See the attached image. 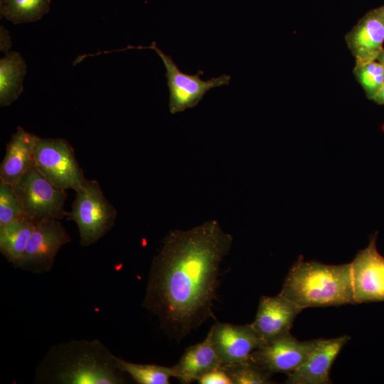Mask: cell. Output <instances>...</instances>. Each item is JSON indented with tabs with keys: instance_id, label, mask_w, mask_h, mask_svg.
Returning <instances> with one entry per match:
<instances>
[{
	"instance_id": "1",
	"label": "cell",
	"mask_w": 384,
	"mask_h": 384,
	"mask_svg": "<svg viewBox=\"0 0 384 384\" xmlns=\"http://www.w3.org/2000/svg\"><path fill=\"white\" fill-rule=\"evenodd\" d=\"M232 242L217 220L165 237L151 262L144 306L168 336L181 341L214 316L220 265Z\"/></svg>"
},
{
	"instance_id": "2",
	"label": "cell",
	"mask_w": 384,
	"mask_h": 384,
	"mask_svg": "<svg viewBox=\"0 0 384 384\" xmlns=\"http://www.w3.org/2000/svg\"><path fill=\"white\" fill-rule=\"evenodd\" d=\"M117 358L98 341H71L54 346L37 370V380L65 384L124 383Z\"/></svg>"
},
{
	"instance_id": "3",
	"label": "cell",
	"mask_w": 384,
	"mask_h": 384,
	"mask_svg": "<svg viewBox=\"0 0 384 384\" xmlns=\"http://www.w3.org/2000/svg\"><path fill=\"white\" fill-rule=\"evenodd\" d=\"M302 309L356 304L350 263L326 265L304 261L293 264L279 293Z\"/></svg>"
},
{
	"instance_id": "4",
	"label": "cell",
	"mask_w": 384,
	"mask_h": 384,
	"mask_svg": "<svg viewBox=\"0 0 384 384\" xmlns=\"http://www.w3.org/2000/svg\"><path fill=\"white\" fill-rule=\"evenodd\" d=\"M75 192L71 210L66 216L77 224L80 244L86 247L112 228L117 213L96 180L87 179Z\"/></svg>"
},
{
	"instance_id": "5",
	"label": "cell",
	"mask_w": 384,
	"mask_h": 384,
	"mask_svg": "<svg viewBox=\"0 0 384 384\" xmlns=\"http://www.w3.org/2000/svg\"><path fill=\"white\" fill-rule=\"evenodd\" d=\"M13 187L20 199L24 215L34 223L60 220L67 215L65 210L66 190L50 182L35 164L13 184Z\"/></svg>"
},
{
	"instance_id": "6",
	"label": "cell",
	"mask_w": 384,
	"mask_h": 384,
	"mask_svg": "<svg viewBox=\"0 0 384 384\" xmlns=\"http://www.w3.org/2000/svg\"><path fill=\"white\" fill-rule=\"evenodd\" d=\"M33 161L35 166L46 178L65 190L75 191L87 180L73 146L65 139L37 136Z\"/></svg>"
},
{
	"instance_id": "7",
	"label": "cell",
	"mask_w": 384,
	"mask_h": 384,
	"mask_svg": "<svg viewBox=\"0 0 384 384\" xmlns=\"http://www.w3.org/2000/svg\"><path fill=\"white\" fill-rule=\"evenodd\" d=\"M132 48L152 49L161 58L166 68L165 76L169 92V108L171 114L196 107L208 90L230 83V75H228L203 80L200 78V75L203 74V70H198L195 75L183 73L172 58L161 50L154 41L149 46L127 47V49Z\"/></svg>"
},
{
	"instance_id": "8",
	"label": "cell",
	"mask_w": 384,
	"mask_h": 384,
	"mask_svg": "<svg viewBox=\"0 0 384 384\" xmlns=\"http://www.w3.org/2000/svg\"><path fill=\"white\" fill-rule=\"evenodd\" d=\"M70 237L59 220H46L36 223L34 230L15 267L35 273L49 271L60 248Z\"/></svg>"
},
{
	"instance_id": "9",
	"label": "cell",
	"mask_w": 384,
	"mask_h": 384,
	"mask_svg": "<svg viewBox=\"0 0 384 384\" xmlns=\"http://www.w3.org/2000/svg\"><path fill=\"white\" fill-rule=\"evenodd\" d=\"M377 233L351 262L355 304L384 302V257L376 247Z\"/></svg>"
},
{
	"instance_id": "10",
	"label": "cell",
	"mask_w": 384,
	"mask_h": 384,
	"mask_svg": "<svg viewBox=\"0 0 384 384\" xmlns=\"http://www.w3.org/2000/svg\"><path fill=\"white\" fill-rule=\"evenodd\" d=\"M317 339L299 341L290 333L262 343L251 354L250 359L271 375L289 374L307 359L315 348Z\"/></svg>"
},
{
	"instance_id": "11",
	"label": "cell",
	"mask_w": 384,
	"mask_h": 384,
	"mask_svg": "<svg viewBox=\"0 0 384 384\" xmlns=\"http://www.w3.org/2000/svg\"><path fill=\"white\" fill-rule=\"evenodd\" d=\"M209 332L223 365L249 360L253 351L263 343L251 324L235 325L216 321Z\"/></svg>"
},
{
	"instance_id": "12",
	"label": "cell",
	"mask_w": 384,
	"mask_h": 384,
	"mask_svg": "<svg viewBox=\"0 0 384 384\" xmlns=\"http://www.w3.org/2000/svg\"><path fill=\"white\" fill-rule=\"evenodd\" d=\"M303 309L280 294L262 296L251 325L264 343L290 333L296 317Z\"/></svg>"
},
{
	"instance_id": "13",
	"label": "cell",
	"mask_w": 384,
	"mask_h": 384,
	"mask_svg": "<svg viewBox=\"0 0 384 384\" xmlns=\"http://www.w3.org/2000/svg\"><path fill=\"white\" fill-rule=\"evenodd\" d=\"M351 339L348 335L333 338H319L307 359L296 370L288 374V384L331 383V366L343 346Z\"/></svg>"
},
{
	"instance_id": "14",
	"label": "cell",
	"mask_w": 384,
	"mask_h": 384,
	"mask_svg": "<svg viewBox=\"0 0 384 384\" xmlns=\"http://www.w3.org/2000/svg\"><path fill=\"white\" fill-rule=\"evenodd\" d=\"M356 64L376 60L384 43V5L366 13L346 35Z\"/></svg>"
},
{
	"instance_id": "15",
	"label": "cell",
	"mask_w": 384,
	"mask_h": 384,
	"mask_svg": "<svg viewBox=\"0 0 384 384\" xmlns=\"http://www.w3.org/2000/svg\"><path fill=\"white\" fill-rule=\"evenodd\" d=\"M222 361L208 332L201 343L187 348L179 361L172 366L174 377L183 384L191 383L206 373L220 368Z\"/></svg>"
},
{
	"instance_id": "16",
	"label": "cell",
	"mask_w": 384,
	"mask_h": 384,
	"mask_svg": "<svg viewBox=\"0 0 384 384\" xmlns=\"http://www.w3.org/2000/svg\"><path fill=\"white\" fill-rule=\"evenodd\" d=\"M37 136L18 127L12 134L0 166V181L14 184L33 165V146Z\"/></svg>"
},
{
	"instance_id": "17",
	"label": "cell",
	"mask_w": 384,
	"mask_h": 384,
	"mask_svg": "<svg viewBox=\"0 0 384 384\" xmlns=\"http://www.w3.org/2000/svg\"><path fill=\"white\" fill-rule=\"evenodd\" d=\"M26 64L21 55L9 51L0 60V105L9 106L23 92Z\"/></svg>"
},
{
	"instance_id": "18",
	"label": "cell",
	"mask_w": 384,
	"mask_h": 384,
	"mask_svg": "<svg viewBox=\"0 0 384 384\" xmlns=\"http://www.w3.org/2000/svg\"><path fill=\"white\" fill-rule=\"evenodd\" d=\"M35 225L24 215L0 228V251L9 262L14 264L21 256Z\"/></svg>"
},
{
	"instance_id": "19",
	"label": "cell",
	"mask_w": 384,
	"mask_h": 384,
	"mask_svg": "<svg viewBox=\"0 0 384 384\" xmlns=\"http://www.w3.org/2000/svg\"><path fill=\"white\" fill-rule=\"evenodd\" d=\"M50 0H1V17L14 23L41 19L49 11Z\"/></svg>"
},
{
	"instance_id": "20",
	"label": "cell",
	"mask_w": 384,
	"mask_h": 384,
	"mask_svg": "<svg viewBox=\"0 0 384 384\" xmlns=\"http://www.w3.org/2000/svg\"><path fill=\"white\" fill-rule=\"evenodd\" d=\"M119 369L139 384H169L174 377L172 367L156 364H139L117 358Z\"/></svg>"
},
{
	"instance_id": "21",
	"label": "cell",
	"mask_w": 384,
	"mask_h": 384,
	"mask_svg": "<svg viewBox=\"0 0 384 384\" xmlns=\"http://www.w3.org/2000/svg\"><path fill=\"white\" fill-rule=\"evenodd\" d=\"M233 384L272 383L271 374L250 359L242 362L222 365Z\"/></svg>"
},
{
	"instance_id": "22",
	"label": "cell",
	"mask_w": 384,
	"mask_h": 384,
	"mask_svg": "<svg viewBox=\"0 0 384 384\" xmlns=\"http://www.w3.org/2000/svg\"><path fill=\"white\" fill-rule=\"evenodd\" d=\"M353 73L366 97L373 100L384 85V66L375 60L356 64Z\"/></svg>"
},
{
	"instance_id": "23",
	"label": "cell",
	"mask_w": 384,
	"mask_h": 384,
	"mask_svg": "<svg viewBox=\"0 0 384 384\" xmlns=\"http://www.w3.org/2000/svg\"><path fill=\"white\" fill-rule=\"evenodd\" d=\"M22 216L23 207L13 185L0 181V228Z\"/></svg>"
},
{
	"instance_id": "24",
	"label": "cell",
	"mask_w": 384,
	"mask_h": 384,
	"mask_svg": "<svg viewBox=\"0 0 384 384\" xmlns=\"http://www.w3.org/2000/svg\"><path fill=\"white\" fill-rule=\"evenodd\" d=\"M198 383L200 384H233L229 375L221 367L206 373L198 380Z\"/></svg>"
},
{
	"instance_id": "25",
	"label": "cell",
	"mask_w": 384,
	"mask_h": 384,
	"mask_svg": "<svg viewBox=\"0 0 384 384\" xmlns=\"http://www.w3.org/2000/svg\"><path fill=\"white\" fill-rule=\"evenodd\" d=\"M1 50L7 53L9 50L11 41L8 31L3 26H1Z\"/></svg>"
},
{
	"instance_id": "26",
	"label": "cell",
	"mask_w": 384,
	"mask_h": 384,
	"mask_svg": "<svg viewBox=\"0 0 384 384\" xmlns=\"http://www.w3.org/2000/svg\"><path fill=\"white\" fill-rule=\"evenodd\" d=\"M373 101L378 105H384V85L378 94L375 96Z\"/></svg>"
},
{
	"instance_id": "27",
	"label": "cell",
	"mask_w": 384,
	"mask_h": 384,
	"mask_svg": "<svg viewBox=\"0 0 384 384\" xmlns=\"http://www.w3.org/2000/svg\"><path fill=\"white\" fill-rule=\"evenodd\" d=\"M377 60L384 66V49H383L378 56Z\"/></svg>"
}]
</instances>
